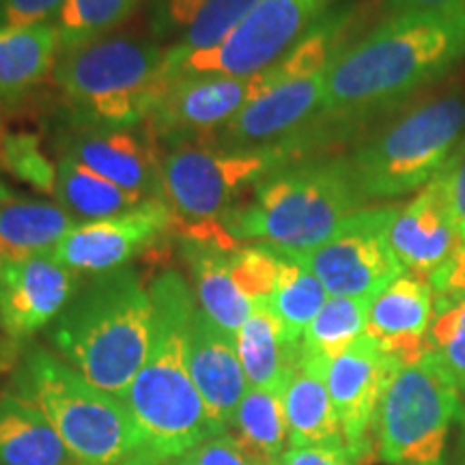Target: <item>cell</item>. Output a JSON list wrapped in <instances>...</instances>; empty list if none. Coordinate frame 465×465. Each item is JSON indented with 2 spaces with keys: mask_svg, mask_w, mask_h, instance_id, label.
I'll list each match as a JSON object with an SVG mask.
<instances>
[{
  "mask_svg": "<svg viewBox=\"0 0 465 465\" xmlns=\"http://www.w3.org/2000/svg\"><path fill=\"white\" fill-rule=\"evenodd\" d=\"M399 364L381 347L362 334L325 371L330 397L339 416L347 450L364 461L375 449V422L383 391Z\"/></svg>",
  "mask_w": 465,
  "mask_h": 465,
  "instance_id": "14",
  "label": "cell"
},
{
  "mask_svg": "<svg viewBox=\"0 0 465 465\" xmlns=\"http://www.w3.org/2000/svg\"><path fill=\"white\" fill-rule=\"evenodd\" d=\"M248 388H284V381L298 364L300 345H291L267 300L254 304L235 334Z\"/></svg>",
  "mask_w": 465,
  "mask_h": 465,
  "instance_id": "23",
  "label": "cell"
},
{
  "mask_svg": "<svg viewBox=\"0 0 465 465\" xmlns=\"http://www.w3.org/2000/svg\"><path fill=\"white\" fill-rule=\"evenodd\" d=\"M465 100L424 102L364 143L349 158L364 199H397L424 188L459 153Z\"/></svg>",
  "mask_w": 465,
  "mask_h": 465,
  "instance_id": "8",
  "label": "cell"
},
{
  "mask_svg": "<svg viewBox=\"0 0 465 465\" xmlns=\"http://www.w3.org/2000/svg\"><path fill=\"white\" fill-rule=\"evenodd\" d=\"M0 465H74L48 418L15 391H0Z\"/></svg>",
  "mask_w": 465,
  "mask_h": 465,
  "instance_id": "22",
  "label": "cell"
},
{
  "mask_svg": "<svg viewBox=\"0 0 465 465\" xmlns=\"http://www.w3.org/2000/svg\"><path fill=\"white\" fill-rule=\"evenodd\" d=\"M138 0H65L54 17V26L61 37V50L106 37L132 14Z\"/></svg>",
  "mask_w": 465,
  "mask_h": 465,
  "instance_id": "32",
  "label": "cell"
},
{
  "mask_svg": "<svg viewBox=\"0 0 465 465\" xmlns=\"http://www.w3.org/2000/svg\"><path fill=\"white\" fill-rule=\"evenodd\" d=\"M391 15L403 14H459L465 11V0H380Z\"/></svg>",
  "mask_w": 465,
  "mask_h": 465,
  "instance_id": "42",
  "label": "cell"
},
{
  "mask_svg": "<svg viewBox=\"0 0 465 465\" xmlns=\"http://www.w3.org/2000/svg\"><path fill=\"white\" fill-rule=\"evenodd\" d=\"M173 224L171 207L160 199H149L121 216L78 223L52 254L78 274H108L124 270L127 261L158 242Z\"/></svg>",
  "mask_w": 465,
  "mask_h": 465,
  "instance_id": "13",
  "label": "cell"
},
{
  "mask_svg": "<svg viewBox=\"0 0 465 465\" xmlns=\"http://www.w3.org/2000/svg\"><path fill=\"white\" fill-rule=\"evenodd\" d=\"M74 274L52 252L7 259L0 287V330L25 342L56 322L75 293Z\"/></svg>",
  "mask_w": 465,
  "mask_h": 465,
  "instance_id": "15",
  "label": "cell"
},
{
  "mask_svg": "<svg viewBox=\"0 0 465 465\" xmlns=\"http://www.w3.org/2000/svg\"><path fill=\"white\" fill-rule=\"evenodd\" d=\"M188 366L209 420L220 433H226L248 391V380L235 336L213 323L201 308L192 315L188 330Z\"/></svg>",
  "mask_w": 465,
  "mask_h": 465,
  "instance_id": "18",
  "label": "cell"
},
{
  "mask_svg": "<svg viewBox=\"0 0 465 465\" xmlns=\"http://www.w3.org/2000/svg\"><path fill=\"white\" fill-rule=\"evenodd\" d=\"M226 433L252 463H278L289 446L282 388H248Z\"/></svg>",
  "mask_w": 465,
  "mask_h": 465,
  "instance_id": "27",
  "label": "cell"
},
{
  "mask_svg": "<svg viewBox=\"0 0 465 465\" xmlns=\"http://www.w3.org/2000/svg\"><path fill=\"white\" fill-rule=\"evenodd\" d=\"M281 265L282 252L267 246V243L237 246L229 252L231 274L242 293L254 304L261 300H270V295L274 293Z\"/></svg>",
  "mask_w": 465,
  "mask_h": 465,
  "instance_id": "34",
  "label": "cell"
},
{
  "mask_svg": "<svg viewBox=\"0 0 465 465\" xmlns=\"http://www.w3.org/2000/svg\"><path fill=\"white\" fill-rule=\"evenodd\" d=\"M336 0H259L246 20L218 48L196 52L162 75L171 83L183 74L250 78L276 65L328 15Z\"/></svg>",
  "mask_w": 465,
  "mask_h": 465,
  "instance_id": "10",
  "label": "cell"
},
{
  "mask_svg": "<svg viewBox=\"0 0 465 465\" xmlns=\"http://www.w3.org/2000/svg\"><path fill=\"white\" fill-rule=\"evenodd\" d=\"M207 0H155L151 11V31L158 39L182 37Z\"/></svg>",
  "mask_w": 465,
  "mask_h": 465,
  "instance_id": "36",
  "label": "cell"
},
{
  "mask_svg": "<svg viewBox=\"0 0 465 465\" xmlns=\"http://www.w3.org/2000/svg\"><path fill=\"white\" fill-rule=\"evenodd\" d=\"M168 465H171V463H168Z\"/></svg>",
  "mask_w": 465,
  "mask_h": 465,
  "instance_id": "47",
  "label": "cell"
},
{
  "mask_svg": "<svg viewBox=\"0 0 465 465\" xmlns=\"http://www.w3.org/2000/svg\"><path fill=\"white\" fill-rule=\"evenodd\" d=\"M0 168L14 177L31 183L35 190L54 196L56 166L45 158L37 136L31 134H7L0 149Z\"/></svg>",
  "mask_w": 465,
  "mask_h": 465,
  "instance_id": "35",
  "label": "cell"
},
{
  "mask_svg": "<svg viewBox=\"0 0 465 465\" xmlns=\"http://www.w3.org/2000/svg\"><path fill=\"white\" fill-rule=\"evenodd\" d=\"M61 37L54 22L0 28V102H15L54 72Z\"/></svg>",
  "mask_w": 465,
  "mask_h": 465,
  "instance_id": "24",
  "label": "cell"
},
{
  "mask_svg": "<svg viewBox=\"0 0 465 465\" xmlns=\"http://www.w3.org/2000/svg\"><path fill=\"white\" fill-rule=\"evenodd\" d=\"M257 3L259 0H207V5L201 9L188 31L174 39L171 48H166L162 75L196 52L218 48L246 20V15L257 7Z\"/></svg>",
  "mask_w": 465,
  "mask_h": 465,
  "instance_id": "31",
  "label": "cell"
},
{
  "mask_svg": "<svg viewBox=\"0 0 465 465\" xmlns=\"http://www.w3.org/2000/svg\"><path fill=\"white\" fill-rule=\"evenodd\" d=\"M153 339L141 373L124 397L143 449L130 465H168L220 431L209 420L188 366V330L194 295L177 272H164L149 289Z\"/></svg>",
  "mask_w": 465,
  "mask_h": 465,
  "instance_id": "1",
  "label": "cell"
},
{
  "mask_svg": "<svg viewBox=\"0 0 465 465\" xmlns=\"http://www.w3.org/2000/svg\"><path fill=\"white\" fill-rule=\"evenodd\" d=\"M364 201L349 158L311 160L265 174L252 203L232 207L223 224L237 243L257 240L300 257L328 242Z\"/></svg>",
  "mask_w": 465,
  "mask_h": 465,
  "instance_id": "4",
  "label": "cell"
},
{
  "mask_svg": "<svg viewBox=\"0 0 465 465\" xmlns=\"http://www.w3.org/2000/svg\"><path fill=\"white\" fill-rule=\"evenodd\" d=\"M63 155L144 201H162V160L155 158V149L149 143L130 130L83 125L69 134Z\"/></svg>",
  "mask_w": 465,
  "mask_h": 465,
  "instance_id": "20",
  "label": "cell"
},
{
  "mask_svg": "<svg viewBox=\"0 0 465 465\" xmlns=\"http://www.w3.org/2000/svg\"><path fill=\"white\" fill-rule=\"evenodd\" d=\"M48 418L74 465H130L143 449L127 405L42 347L22 353L14 388Z\"/></svg>",
  "mask_w": 465,
  "mask_h": 465,
  "instance_id": "5",
  "label": "cell"
},
{
  "mask_svg": "<svg viewBox=\"0 0 465 465\" xmlns=\"http://www.w3.org/2000/svg\"><path fill=\"white\" fill-rule=\"evenodd\" d=\"M328 364L298 356L282 388L289 446H345L328 383Z\"/></svg>",
  "mask_w": 465,
  "mask_h": 465,
  "instance_id": "21",
  "label": "cell"
},
{
  "mask_svg": "<svg viewBox=\"0 0 465 465\" xmlns=\"http://www.w3.org/2000/svg\"><path fill=\"white\" fill-rule=\"evenodd\" d=\"M440 177L444 179L452 224H455L459 240L465 246V149L459 151L449 162V166L440 173Z\"/></svg>",
  "mask_w": 465,
  "mask_h": 465,
  "instance_id": "39",
  "label": "cell"
},
{
  "mask_svg": "<svg viewBox=\"0 0 465 465\" xmlns=\"http://www.w3.org/2000/svg\"><path fill=\"white\" fill-rule=\"evenodd\" d=\"M465 54V11L391 15L336 52L323 74V114L388 106L438 78Z\"/></svg>",
  "mask_w": 465,
  "mask_h": 465,
  "instance_id": "2",
  "label": "cell"
},
{
  "mask_svg": "<svg viewBox=\"0 0 465 465\" xmlns=\"http://www.w3.org/2000/svg\"><path fill=\"white\" fill-rule=\"evenodd\" d=\"M75 224L58 203L15 199L14 194L0 201V248L7 259L52 252Z\"/></svg>",
  "mask_w": 465,
  "mask_h": 465,
  "instance_id": "26",
  "label": "cell"
},
{
  "mask_svg": "<svg viewBox=\"0 0 465 465\" xmlns=\"http://www.w3.org/2000/svg\"><path fill=\"white\" fill-rule=\"evenodd\" d=\"M183 252L190 263L201 311L213 323H218L220 328L235 336L250 312H252L254 302H250L242 293V289L237 287L235 278L231 274V250H223L212 246V243L185 242Z\"/></svg>",
  "mask_w": 465,
  "mask_h": 465,
  "instance_id": "25",
  "label": "cell"
},
{
  "mask_svg": "<svg viewBox=\"0 0 465 465\" xmlns=\"http://www.w3.org/2000/svg\"><path fill=\"white\" fill-rule=\"evenodd\" d=\"M254 465H263V463H254ZM272 465H278V463H272Z\"/></svg>",
  "mask_w": 465,
  "mask_h": 465,
  "instance_id": "46",
  "label": "cell"
},
{
  "mask_svg": "<svg viewBox=\"0 0 465 465\" xmlns=\"http://www.w3.org/2000/svg\"><path fill=\"white\" fill-rule=\"evenodd\" d=\"M435 293V311H441L452 302L465 300V246L431 278Z\"/></svg>",
  "mask_w": 465,
  "mask_h": 465,
  "instance_id": "40",
  "label": "cell"
},
{
  "mask_svg": "<svg viewBox=\"0 0 465 465\" xmlns=\"http://www.w3.org/2000/svg\"><path fill=\"white\" fill-rule=\"evenodd\" d=\"M328 298L330 295L322 281L300 259L282 252L281 274H278L276 289L267 304L281 322L282 332L291 345H300L306 328L312 323Z\"/></svg>",
  "mask_w": 465,
  "mask_h": 465,
  "instance_id": "29",
  "label": "cell"
},
{
  "mask_svg": "<svg viewBox=\"0 0 465 465\" xmlns=\"http://www.w3.org/2000/svg\"><path fill=\"white\" fill-rule=\"evenodd\" d=\"M325 74V72H323ZM323 74L287 80L248 102L218 130V149H270L289 144L315 114H323Z\"/></svg>",
  "mask_w": 465,
  "mask_h": 465,
  "instance_id": "16",
  "label": "cell"
},
{
  "mask_svg": "<svg viewBox=\"0 0 465 465\" xmlns=\"http://www.w3.org/2000/svg\"><path fill=\"white\" fill-rule=\"evenodd\" d=\"M371 300L328 298L300 341L302 356L330 364L366 332Z\"/></svg>",
  "mask_w": 465,
  "mask_h": 465,
  "instance_id": "30",
  "label": "cell"
},
{
  "mask_svg": "<svg viewBox=\"0 0 465 465\" xmlns=\"http://www.w3.org/2000/svg\"><path fill=\"white\" fill-rule=\"evenodd\" d=\"M463 397L433 353L394 371L375 422V449L388 465H444Z\"/></svg>",
  "mask_w": 465,
  "mask_h": 465,
  "instance_id": "9",
  "label": "cell"
},
{
  "mask_svg": "<svg viewBox=\"0 0 465 465\" xmlns=\"http://www.w3.org/2000/svg\"><path fill=\"white\" fill-rule=\"evenodd\" d=\"M5 263H7V257H5L3 248H0V287H3V274H5Z\"/></svg>",
  "mask_w": 465,
  "mask_h": 465,
  "instance_id": "45",
  "label": "cell"
},
{
  "mask_svg": "<svg viewBox=\"0 0 465 465\" xmlns=\"http://www.w3.org/2000/svg\"><path fill=\"white\" fill-rule=\"evenodd\" d=\"M171 465H254L229 433H218Z\"/></svg>",
  "mask_w": 465,
  "mask_h": 465,
  "instance_id": "38",
  "label": "cell"
},
{
  "mask_svg": "<svg viewBox=\"0 0 465 465\" xmlns=\"http://www.w3.org/2000/svg\"><path fill=\"white\" fill-rule=\"evenodd\" d=\"M427 342L429 351L465 399V300L435 311Z\"/></svg>",
  "mask_w": 465,
  "mask_h": 465,
  "instance_id": "33",
  "label": "cell"
},
{
  "mask_svg": "<svg viewBox=\"0 0 465 465\" xmlns=\"http://www.w3.org/2000/svg\"><path fill=\"white\" fill-rule=\"evenodd\" d=\"M54 199L80 223L121 216L144 201L69 155H61L56 162Z\"/></svg>",
  "mask_w": 465,
  "mask_h": 465,
  "instance_id": "28",
  "label": "cell"
},
{
  "mask_svg": "<svg viewBox=\"0 0 465 465\" xmlns=\"http://www.w3.org/2000/svg\"><path fill=\"white\" fill-rule=\"evenodd\" d=\"M65 0H0V28H25L54 22Z\"/></svg>",
  "mask_w": 465,
  "mask_h": 465,
  "instance_id": "37",
  "label": "cell"
},
{
  "mask_svg": "<svg viewBox=\"0 0 465 465\" xmlns=\"http://www.w3.org/2000/svg\"><path fill=\"white\" fill-rule=\"evenodd\" d=\"M394 207L358 209L334 235L300 259L330 298L373 300L394 278L405 274L388 240Z\"/></svg>",
  "mask_w": 465,
  "mask_h": 465,
  "instance_id": "11",
  "label": "cell"
},
{
  "mask_svg": "<svg viewBox=\"0 0 465 465\" xmlns=\"http://www.w3.org/2000/svg\"><path fill=\"white\" fill-rule=\"evenodd\" d=\"M166 50L132 35H106L80 48L58 52L54 83L80 124L132 130L149 119L164 91Z\"/></svg>",
  "mask_w": 465,
  "mask_h": 465,
  "instance_id": "6",
  "label": "cell"
},
{
  "mask_svg": "<svg viewBox=\"0 0 465 465\" xmlns=\"http://www.w3.org/2000/svg\"><path fill=\"white\" fill-rule=\"evenodd\" d=\"M22 358V342L9 339L7 334L0 330V373L14 369L15 362Z\"/></svg>",
  "mask_w": 465,
  "mask_h": 465,
  "instance_id": "43",
  "label": "cell"
},
{
  "mask_svg": "<svg viewBox=\"0 0 465 465\" xmlns=\"http://www.w3.org/2000/svg\"><path fill=\"white\" fill-rule=\"evenodd\" d=\"M261 93L259 74H183L166 83L147 121L151 132L179 147L188 138H212Z\"/></svg>",
  "mask_w": 465,
  "mask_h": 465,
  "instance_id": "12",
  "label": "cell"
},
{
  "mask_svg": "<svg viewBox=\"0 0 465 465\" xmlns=\"http://www.w3.org/2000/svg\"><path fill=\"white\" fill-rule=\"evenodd\" d=\"M153 300L136 272L93 276L52 328L61 360L100 391L124 401L153 339Z\"/></svg>",
  "mask_w": 465,
  "mask_h": 465,
  "instance_id": "3",
  "label": "cell"
},
{
  "mask_svg": "<svg viewBox=\"0 0 465 465\" xmlns=\"http://www.w3.org/2000/svg\"><path fill=\"white\" fill-rule=\"evenodd\" d=\"M388 240L405 274L431 278L463 246L452 224L444 179L435 177L403 207H394Z\"/></svg>",
  "mask_w": 465,
  "mask_h": 465,
  "instance_id": "17",
  "label": "cell"
},
{
  "mask_svg": "<svg viewBox=\"0 0 465 465\" xmlns=\"http://www.w3.org/2000/svg\"><path fill=\"white\" fill-rule=\"evenodd\" d=\"M289 149H207L179 144L162 160V201L185 242L235 250L223 220L246 185L284 166ZM173 224V226H174Z\"/></svg>",
  "mask_w": 465,
  "mask_h": 465,
  "instance_id": "7",
  "label": "cell"
},
{
  "mask_svg": "<svg viewBox=\"0 0 465 465\" xmlns=\"http://www.w3.org/2000/svg\"><path fill=\"white\" fill-rule=\"evenodd\" d=\"M5 136H7V134H5V121H3V113H0V149H3ZM7 196H11V192H9L7 188H5L3 183H0V201L7 199Z\"/></svg>",
  "mask_w": 465,
  "mask_h": 465,
  "instance_id": "44",
  "label": "cell"
},
{
  "mask_svg": "<svg viewBox=\"0 0 465 465\" xmlns=\"http://www.w3.org/2000/svg\"><path fill=\"white\" fill-rule=\"evenodd\" d=\"M435 317V293L424 278L401 274L380 291L369 306L366 336L399 366L422 360L429 353L427 334Z\"/></svg>",
  "mask_w": 465,
  "mask_h": 465,
  "instance_id": "19",
  "label": "cell"
},
{
  "mask_svg": "<svg viewBox=\"0 0 465 465\" xmlns=\"http://www.w3.org/2000/svg\"><path fill=\"white\" fill-rule=\"evenodd\" d=\"M278 465H356L347 446H289Z\"/></svg>",
  "mask_w": 465,
  "mask_h": 465,
  "instance_id": "41",
  "label": "cell"
}]
</instances>
